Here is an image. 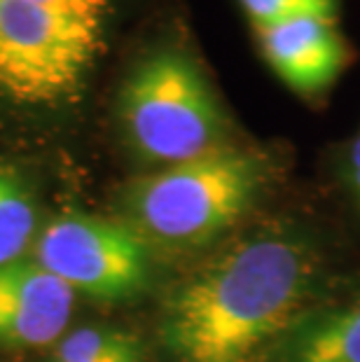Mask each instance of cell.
Masks as SVG:
<instances>
[{"instance_id": "cell-1", "label": "cell", "mask_w": 360, "mask_h": 362, "mask_svg": "<svg viewBox=\"0 0 360 362\" xmlns=\"http://www.w3.org/2000/svg\"><path fill=\"white\" fill-rule=\"evenodd\" d=\"M316 281L304 236L246 238L173 290L162 339L175 362H262L306 315Z\"/></svg>"}, {"instance_id": "cell-2", "label": "cell", "mask_w": 360, "mask_h": 362, "mask_svg": "<svg viewBox=\"0 0 360 362\" xmlns=\"http://www.w3.org/2000/svg\"><path fill=\"white\" fill-rule=\"evenodd\" d=\"M267 157L236 145L134 180L124 206L134 229L168 245H199L232 227L262 194Z\"/></svg>"}, {"instance_id": "cell-3", "label": "cell", "mask_w": 360, "mask_h": 362, "mask_svg": "<svg viewBox=\"0 0 360 362\" xmlns=\"http://www.w3.org/2000/svg\"><path fill=\"white\" fill-rule=\"evenodd\" d=\"M112 0H0V94L26 105L71 98L103 49Z\"/></svg>"}, {"instance_id": "cell-4", "label": "cell", "mask_w": 360, "mask_h": 362, "mask_svg": "<svg viewBox=\"0 0 360 362\" xmlns=\"http://www.w3.org/2000/svg\"><path fill=\"white\" fill-rule=\"evenodd\" d=\"M117 115L134 155L162 168L227 145L216 91L180 47H157L132 68L122 84Z\"/></svg>"}, {"instance_id": "cell-5", "label": "cell", "mask_w": 360, "mask_h": 362, "mask_svg": "<svg viewBox=\"0 0 360 362\" xmlns=\"http://www.w3.org/2000/svg\"><path fill=\"white\" fill-rule=\"evenodd\" d=\"M37 262L73 292L124 302L148 288L150 255L134 227L84 213L61 215L37 238Z\"/></svg>"}, {"instance_id": "cell-6", "label": "cell", "mask_w": 360, "mask_h": 362, "mask_svg": "<svg viewBox=\"0 0 360 362\" xmlns=\"http://www.w3.org/2000/svg\"><path fill=\"white\" fill-rule=\"evenodd\" d=\"M75 292L40 262L17 259L0 267V346L37 349L61 339L71 320Z\"/></svg>"}, {"instance_id": "cell-7", "label": "cell", "mask_w": 360, "mask_h": 362, "mask_svg": "<svg viewBox=\"0 0 360 362\" xmlns=\"http://www.w3.org/2000/svg\"><path fill=\"white\" fill-rule=\"evenodd\" d=\"M255 37L267 66L300 96L323 94L349 64V45L337 19H288L255 28Z\"/></svg>"}, {"instance_id": "cell-8", "label": "cell", "mask_w": 360, "mask_h": 362, "mask_svg": "<svg viewBox=\"0 0 360 362\" xmlns=\"http://www.w3.org/2000/svg\"><path fill=\"white\" fill-rule=\"evenodd\" d=\"M274 353L279 362H360V299L306 313Z\"/></svg>"}, {"instance_id": "cell-9", "label": "cell", "mask_w": 360, "mask_h": 362, "mask_svg": "<svg viewBox=\"0 0 360 362\" xmlns=\"http://www.w3.org/2000/svg\"><path fill=\"white\" fill-rule=\"evenodd\" d=\"M52 362H143V344L124 329L82 327L59 339Z\"/></svg>"}, {"instance_id": "cell-10", "label": "cell", "mask_w": 360, "mask_h": 362, "mask_svg": "<svg viewBox=\"0 0 360 362\" xmlns=\"http://www.w3.org/2000/svg\"><path fill=\"white\" fill-rule=\"evenodd\" d=\"M35 234V206L28 189L0 168V267L21 259Z\"/></svg>"}, {"instance_id": "cell-11", "label": "cell", "mask_w": 360, "mask_h": 362, "mask_svg": "<svg viewBox=\"0 0 360 362\" xmlns=\"http://www.w3.org/2000/svg\"><path fill=\"white\" fill-rule=\"evenodd\" d=\"M252 28L281 24L300 17L339 19L342 0H239Z\"/></svg>"}, {"instance_id": "cell-12", "label": "cell", "mask_w": 360, "mask_h": 362, "mask_svg": "<svg viewBox=\"0 0 360 362\" xmlns=\"http://www.w3.org/2000/svg\"><path fill=\"white\" fill-rule=\"evenodd\" d=\"M347 180H349V187L354 192L356 202L360 206V136L349 145V150H347Z\"/></svg>"}]
</instances>
